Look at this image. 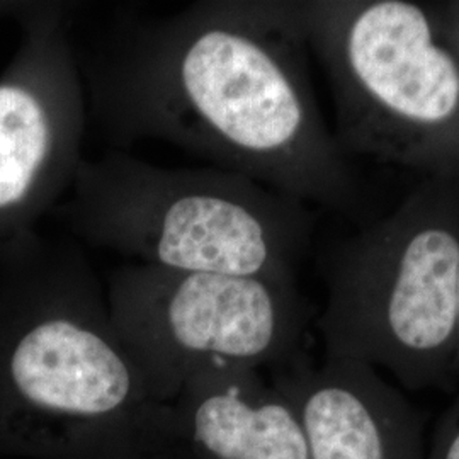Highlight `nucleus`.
<instances>
[{"label": "nucleus", "instance_id": "obj_1", "mask_svg": "<svg viewBox=\"0 0 459 459\" xmlns=\"http://www.w3.org/2000/svg\"><path fill=\"white\" fill-rule=\"evenodd\" d=\"M89 119L115 145L164 142L335 213L361 187L315 98L299 2L117 9L75 43Z\"/></svg>", "mask_w": 459, "mask_h": 459}, {"label": "nucleus", "instance_id": "obj_2", "mask_svg": "<svg viewBox=\"0 0 459 459\" xmlns=\"http://www.w3.org/2000/svg\"><path fill=\"white\" fill-rule=\"evenodd\" d=\"M0 458L193 459L72 237L0 242Z\"/></svg>", "mask_w": 459, "mask_h": 459}, {"label": "nucleus", "instance_id": "obj_3", "mask_svg": "<svg viewBox=\"0 0 459 459\" xmlns=\"http://www.w3.org/2000/svg\"><path fill=\"white\" fill-rule=\"evenodd\" d=\"M51 216L82 246L172 271L296 281L308 204L218 167H162L109 150L83 159Z\"/></svg>", "mask_w": 459, "mask_h": 459}, {"label": "nucleus", "instance_id": "obj_4", "mask_svg": "<svg viewBox=\"0 0 459 459\" xmlns=\"http://www.w3.org/2000/svg\"><path fill=\"white\" fill-rule=\"evenodd\" d=\"M316 318L325 358L441 386L458 354L459 181L426 178L392 213L333 244Z\"/></svg>", "mask_w": 459, "mask_h": 459}, {"label": "nucleus", "instance_id": "obj_5", "mask_svg": "<svg viewBox=\"0 0 459 459\" xmlns=\"http://www.w3.org/2000/svg\"><path fill=\"white\" fill-rule=\"evenodd\" d=\"M299 16L345 157L459 181V60L430 2L307 0Z\"/></svg>", "mask_w": 459, "mask_h": 459}, {"label": "nucleus", "instance_id": "obj_6", "mask_svg": "<svg viewBox=\"0 0 459 459\" xmlns=\"http://www.w3.org/2000/svg\"><path fill=\"white\" fill-rule=\"evenodd\" d=\"M106 291L119 337L165 403L201 369L295 359L313 320L296 281L132 263L109 274Z\"/></svg>", "mask_w": 459, "mask_h": 459}, {"label": "nucleus", "instance_id": "obj_7", "mask_svg": "<svg viewBox=\"0 0 459 459\" xmlns=\"http://www.w3.org/2000/svg\"><path fill=\"white\" fill-rule=\"evenodd\" d=\"M74 7L24 2L21 39L0 74V242L65 199L82 164L87 99L74 45Z\"/></svg>", "mask_w": 459, "mask_h": 459}, {"label": "nucleus", "instance_id": "obj_8", "mask_svg": "<svg viewBox=\"0 0 459 459\" xmlns=\"http://www.w3.org/2000/svg\"><path fill=\"white\" fill-rule=\"evenodd\" d=\"M271 383L293 403L310 459H426L422 419L373 366L298 354Z\"/></svg>", "mask_w": 459, "mask_h": 459}, {"label": "nucleus", "instance_id": "obj_9", "mask_svg": "<svg viewBox=\"0 0 459 459\" xmlns=\"http://www.w3.org/2000/svg\"><path fill=\"white\" fill-rule=\"evenodd\" d=\"M172 405L193 459H310L293 403L259 369H201Z\"/></svg>", "mask_w": 459, "mask_h": 459}, {"label": "nucleus", "instance_id": "obj_10", "mask_svg": "<svg viewBox=\"0 0 459 459\" xmlns=\"http://www.w3.org/2000/svg\"><path fill=\"white\" fill-rule=\"evenodd\" d=\"M426 459H459V398L437 426Z\"/></svg>", "mask_w": 459, "mask_h": 459}, {"label": "nucleus", "instance_id": "obj_11", "mask_svg": "<svg viewBox=\"0 0 459 459\" xmlns=\"http://www.w3.org/2000/svg\"><path fill=\"white\" fill-rule=\"evenodd\" d=\"M439 34L459 60V0L430 2Z\"/></svg>", "mask_w": 459, "mask_h": 459}, {"label": "nucleus", "instance_id": "obj_12", "mask_svg": "<svg viewBox=\"0 0 459 459\" xmlns=\"http://www.w3.org/2000/svg\"><path fill=\"white\" fill-rule=\"evenodd\" d=\"M24 2H0V17L16 19L17 13L22 9Z\"/></svg>", "mask_w": 459, "mask_h": 459}, {"label": "nucleus", "instance_id": "obj_13", "mask_svg": "<svg viewBox=\"0 0 459 459\" xmlns=\"http://www.w3.org/2000/svg\"><path fill=\"white\" fill-rule=\"evenodd\" d=\"M455 373H459V282H458V354H456V364H455Z\"/></svg>", "mask_w": 459, "mask_h": 459}]
</instances>
